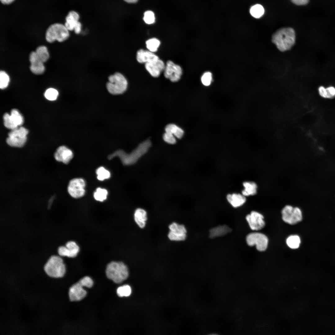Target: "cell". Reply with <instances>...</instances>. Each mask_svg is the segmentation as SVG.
<instances>
[{"label": "cell", "instance_id": "6da1fadb", "mask_svg": "<svg viewBox=\"0 0 335 335\" xmlns=\"http://www.w3.org/2000/svg\"><path fill=\"white\" fill-rule=\"evenodd\" d=\"M296 40L295 31L291 27H284L278 29L271 37L272 42L281 52L290 50L295 45Z\"/></svg>", "mask_w": 335, "mask_h": 335}, {"label": "cell", "instance_id": "7a4b0ae2", "mask_svg": "<svg viewBox=\"0 0 335 335\" xmlns=\"http://www.w3.org/2000/svg\"><path fill=\"white\" fill-rule=\"evenodd\" d=\"M45 274L53 278L63 277L66 272V265L62 257L53 254L47 260L43 267Z\"/></svg>", "mask_w": 335, "mask_h": 335}, {"label": "cell", "instance_id": "3957f363", "mask_svg": "<svg viewBox=\"0 0 335 335\" xmlns=\"http://www.w3.org/2000/svg\"><path fill=\"white\" fill-rule=\"evenodd\" d=\"M151 145V142L149 140L143 141L130 154H127L122 150H119L109 156L111 159L114 156L119 157L123 163L125 165L134 164L139 159L148 151Z\"/></svg>", "mask_w": 335, "mask_h": 335}, {"label": "cell", "instance_id": "277c9868", "mask_svg": "<svg viewBox=\"0 0 335 335\" xmlns=\"http://www.w3.org/2000/svg\"><path fill=\"white\" fill-rule=\"evenodd\" d=\"M107 277L116 283H120L126 280L129 275L127 266L122 262L113 261L107 266Z\"/></svg>", "mask_w": 335, "mask_h": 335}, {"label": "cell", "instance_id": "5b68a950", "mask_svg": "<svg viewBox=\"0 0 335 335\" xmlns=\"http://www.w3.org/2000/svg\"><path fill=\"white\" fill-rule=\"evenodd\" d=\"M127 82L125 77L119 73H116L108 78L106 84L108 91L113 95L122 94L127 90Z\"/></svg>", "mask_w": 335, "mask_h": 335}, {"label": "cell", "instance_id": "8992f818", "mask_svg": "<svg viewBox=\"0 0 335 335\" xmlns=\"http://www.w3.org/2000/svg\"><path fill=\"white\" fill-rule=\"evenodd\" d=\"M69 31L65 25L59 23H54L50 25L46 31V40L50 43L56 40L59 42H63L69 37Z\"/></svg>", "mask_w": 335, "mask_h": 335}, {"label": "cell", "instance_id": "52a82bcc", "mask_svg": "<svg viewBox=\"0 0 335 335\" xmlns=\"http://www.w3.org/2000/svg\"><path fill=\"white\" fill-rule=\"evenodd\" d=\"M281 214L283 220L290 225L295 224L302 220V211L298 207L294 208L291 205H286L283 208Z\"/></svg>", "mask_w": 335, "mask_h": 335}, {"label": "cell", "instance_id": "ba28073f", "mask_svg": "<svg viewBox=\"0 0 335 335\" xmlns=\"http://www.w3.org/2000/svg\"><path fill=\"white\" fill-rule=\"evenodd\" d=\"M248 244L250 246L255 245L257 249L260 251H265L267 248L268 239L267 236L261 233L254 232L248 234L246 238Z\"/></svg>", "mask_w": 335, "mask_h": 335}, {"label": "cell", "instance_id": "9c48e42d", "mask_svg": "<svg viewBox=\"0 0 335 335\" xmlns=\"http://www.w3.org/2000/svg\"><path fill=\"white\" fill-rule=\"evenodd\" d=\"M86 183L84 180L81 178H76L71 180L68 185V193L72 197L78 198L83 196L85 194Z\"/></svg>", "mask_w": 335, "mask_h": 335}, {"label": "cell", "instance_id": "30bf717a", "mask_svg": "<svg viewBox=\"0 0 335 335\" xmlns=\"http://www.w3.org/2000/svg\"><path fill=\"white\" fill-rule=\"evenodd\" d=\"M169 228L168 237L170 240L181 241L186 239L187 231L184 225L174 222L169 226Z\"/></svg>", "mask_w": 335, "mask_h": 335}, {"label": "cell", "instance_id": "8fae6325", "mask_svg": "<svg viewBox=\"0 0 335 335\" xmlns=\"http://www.w3.org/2000/svg\"><path fill=\"white\" fill-rule=\"evenodd\" d=\"M8 135L9 136L6 139V142L12 147H22L27 140L26 136L19 129L12 130L8 133Z\"/></svg>", "mask_w": 335, "mask_h": 335}, {"label": "cell", "instance_id": "7c38bea8", "mask_svg": "<svg viewBox=\"0 0 335 335\" xmlns=\"http://www.w3.org/2000/svg\"><path fill=\"white\" fill-rule=\"evenodd\" d=\"M164 70L165 77L172 82L180 80L182 73L181 67L171 60L167 61Z\"/></svg>", "mask_w": 335, "mask_h": 335}, {"label": "cell", "instance_id": "4fadbf2b", "mask_svg": "<svg viewBox=\"0 0 335 335\" xmlns=\"http://www.w3.org/2000/svg\"><path fill=\"white\" fill-rule=\"evenodd\" d=\"M79 247L74 241H68L65 245H60L57 248V254L61 257L74 258L77 255Z\"/></svg>", "mask_w": 335, "mask_h": 335}, {"label": "cell", "instance_id": "5bb4252c", "mask_svg": "<svg viewBox=\"0 0 335 335\" xmlns=\"http://www.w3.org/2000/svg\"><path fill=\"white\" fill-rule=\"evenodd\" d=\"M79 18V15L77 12L70 11L66 17L65 25L69 31L74 30L76 34H79L82 26L78 21Z\"/></svg>", "mask_w": 335, "mask_h": 335}, {"label": "cell", "instance_id": "9a60e30c", "mask_svg": "<svg viewBox=\"0 0 335 335\" xmlns=\"http://www.w3.org/2000/svg\"><path fill=\"white\" fill-rule=\"evenodd\" d=\"M251 229L253 230H259L263 228L265 226L264 217L258 212L252 211L246 217Z\"/></svg>", "mask_w": 335, "mask_h": 335}, {"label": "cell", "instance_id": "2e32d148", "mask_svg": "<svg viewBox=\"0 0 335 335\" xmlns=\"http://www.w3.org/2000/svg\"><path fill=\"white\" fill-rule=\"evenodd\" d=\"M83 287L78 282L74 284L69 288L68 296L71 301H79L85 297L87 293Z\"/></svg>", "mask_w": 335, "mask_h": 335}, {"label": "cell", "instance_id": "e0dca14e", "mask_svg": "<svg viewBox=\"0 0 335 335\" xmlns=\"http://www.w3.org/2000/svg\"><path fill=\"white\" fill-rule=\"evenodd\" d=\"M54 157L57 161L67 164L73 158V154L72 150L67 147L61 146L57 149Z\"/></svg>", "mask_w": 335, "mask_h": 335}, {"label": "cell", "instance_id": "ac0fdd59", "mask_svg": "<svg viewBox=\"0 0 335 335\" xmlns=\"http://www.w3.org/2000/svg\"><path fill=\"white\" fill-rule=\"evenodd\" d=\"M165 65L163 61L159 58L145 64L146 70L153 77H157L164 70Z\"/></svg>", "mask_w": 335, "mask_h": 335}, {"label": "cell", "instance_id": "d6986e66", "mask_svg": "<svg viewBox=\"0 0 335 335\" xmlns=\"http://www.w3.org/2000/svg\"><path fill=\"white\" fill-rule=\"evenodd\" d=\"M29 61L30 69L33 73L36 74H40L44 72L45 68L43 62L39 59L35 51L31 53Z\"/></svg>", "mask_w": 335, "mask_h": 335}, {"label": "cell", "instance_id": "ffe728a7", "mask_svg": "<svg viewBox=\"0 0 335 335\" xmlns=\"http://www.w3.org/2000/svg\"><path fill=\"white\" fill-rule=\"evenodd\" d=\"M228 202L234 208L240 207L246 202V197L242 194L233 193L228 194L226 197Z\"/></svg>", "mask_w": 335, "mask_h": 335}, {"label": "cell", "instance_id": "44dd1931", "mask_svg": "<svg viewBox=\"0 0 335 335\" xmlns=\"http://www.w3.org/2000/svg\"><path fill=\"white\" fill-rule=\"evenodd\" d=\"M159 58L157 55L149 50L141 49L138 51L136 54L137 60L141 63L146 64Z\"/></svg>", "mask_w": 335, "mask_h": 335}, {"label": "cell", "instance_id": "7402d4cb", "mask_svg": "<svg viewBox=\"0 0 335 335\" xmlns=\"http://www.w3.org/2000/svg\"><path fill=\"white\" fill-rule=\"evenodd\" d=\"M147 219V212L145 210L138 208L135 211L134 213V220L140 228H142L145 227Z\"/></svg>", "mask_w": 335, "mask_h": 335}, {"label": "cell", "instance_id": "603a6c76", "mask_svg": "<svg viewBox=\"0 0 335 335\" xmlns=\"http://www.w3.org/2000/svg\"><path fill=\"white\" fill-rule=\"evenodd\" d=\"M231 229L228 226L223 225L218 226L211 229L209 236L211 238L224 236L230 233Z\"/></svg>", "mask_w": 335, "mask_h": 335}, {"label": "cell", "instance_id": "cb8c5ba5", "mask_svg": "<svg viewBox=\"0 0 335 335\" xmlns=\"http://www.w3.org/2000/svg\"><path fill=\"white\" fill-rule=\"evenodd\" d=\"M243 185L244 189L242 190L241 194L246 197L254 195L257 193V185L255 182L246 181L243 183Z\"/></svg>", "mask_w": 335, "mask_h": 335}, {"label": "cell", "instance_id": "d4e9b609", "mask_svg": "<svg viewBox=\"0 0 335 335\" xmlns=\"http://www.w3.org/2000/svg\"><path fill=\"white\" fill-rule=\"evenodd\" d=\"M165 131L179 139L181 138L184 133L183 130L181 128L173 124H170L167 125L165 128Z\"/></svg>", "mask_w": 335, "mask_h": 335}, {"label": "cell", "instance_id": "484cf974", "mask_svg": "<svg viewBox=\"0 0 335 335\" xmlns=\"http://www.w3.org/2000/svg\"><path fill=\"white\" fill-rule=\"evenodd\" d=\"M35 52L39 59L43 63L46 62L49 58V53L47 47L45 46L38 47Z\"/></svg>", "mask_w": 335, "mask_h": 335}, {"label": "cell", "instance_id": "4316f807", "mask_svg": "<svg viewBox=\"0 0 335 335\" xmlns=\"http://www.w3.org/2000/svg\"><path fill=\"white\" fill-rule=\"evenodd\" d=\"M250 13L253 17L259 18L261 17L264 13L263 7L259 4H256L252 6L250 9Z\"/></svg>", "mask_w": 335, "mask_h": 335}, {"label": "cell", "instance_id": "83f0119b", "mask_svg": "<svg viewBox=\"0 0 335 335\" xmlns=\"http://www.w3.org/2000/svg\"><path fill=\"white\" fill-rule=\"evenodd\" d=\"M10 116L12 122L16 126L21 125L23 123V117L17 109H12Z\"/></svg>", "mask_w": 335, "mask_h": 335}, {"label": "cell", "instance_id": "f1b7e54d", "mask_svg": "<svg viewBox=\"0 0 335 335\" xmlns=\"http://www.w3.org/2000/svg\"><path fill=\"white\" fill-rule=\"evenodd\" d=\"M301 243L299 237L296 235L289 236L286 239V243L288 246L292 249H296L299 248Z\"/></svg>", "mask_w": 335, "mask_h": 335}, {"label": "cell", "instance_id": "f546056e", "mask_svg": "<svg viewBox=\"0 0 335 335\" xmlns=\"http://www.w3.org/2000/svg\"><path fill=\"white\" fill-rule=\"evenodd\" d=\"M160 44V42L155 38H150L146 42V47L148 50L152 52L156 51Z\"/></svg>", "mask_w": 335, "mask_h": 335}, {"label": "cell", "instance_id": "4dcf8cb0", "mask_svg": "<svg viewBox=\"0 0 335 335\" xmlns=\"http://www.w3.org/2000/svg\"><path fill=\"white\" fill-rule=\"evenodd\" d=\"M107 194L108 191L106 189L99 187L94 193V197L96 200L102 202L106 199Z\"/></svg>", "mask_w": 335, "mask_h": 335}, {"label": "cell", "instance_id": "1f68e13d", "mask_svg": "<svg viewBox=\"0 0 335 335\" xmlns=\"http://www.w3.org/2000/svg\"><path fill=\"white\" fill-rule=\"evenodd\" d=\"M96 172L97 175V178L100 181H102L108 179L110 176L109 172L103 167L98 168Z\"/></svg>", "mask_w": 335, "mask_h": 335}, {"label": "cell", "instance_id": "d6a6232c", "mask_svg": "<svg viewBox=\"0 0 335 335\" xmlns=\"http://www.w3.org/2000/svg\"><path fill=\"white\" fill-rule=\"evenodd\" d=\"M131 287L128 285H125L118 287L117 290V293L120 297H128L131 293Z\"/></svg>", "mask_w": 335, "mask_h": 335}, {"label": "cell", "instance_id": "836d02e7", "mask_svg": "<svg viewBox=\"0 0 335 335\" xmlns=\"http://www.w3.org/2000/svg\"><path fill=\"white\" fill-rule=\"evenodd\" d=\"M10 78L8 75L4 71L0 72V87L1 89L6 88L9 84Z\"/></svg>", "mask_w": 335, "mask_h": 335}, {"label": "cell", "instance_id": "e575fe53", "mask_svg": "<svg viewBox=\"0 0 335 335\" xmlns=\"http://www.w3.org/2000/svg\"><path fill=\"white\" fill-rule=\"evenodd\" d=\"M201 82L203 85L208 86L211 83L212 80V73L209 71L204 73L201 78Z\"/></svg>", "mask_w": 335, "mask_h": 335}, {"label": "cell", "instance_id": "d590c367", "mask_svg": "<svg viewBox=\"0 0 335 335\" xmlns=\"http://www.w3.org/2000/svg\"><path fill=\"white\" fill-rule=\"evenodd\" d=\"M4 124L5 127L7 128L14 130L17 128V126L14 124L11 120L10 115L7 113L5 114L3 116Z\"/></svg>", "mask_w": 335, "mask_h": 335}, {"label": "cell", "instance_id": "8d00e7d4", "mask_svg": "<svg viewBox=\"0 0 335 335\" xmlns=\"http://www.w3.org/2000/svg\"><path fill=\"white\" fill-rule=\"evenodd\" d=\"M58 95L57 91L53 88H49L46 91L44 96L45 97L50 100H56Z\"/></svg>", "mask_w": 335, "mask_h": 335}, {"label": "cell", "instance_id": "74e56055", "mask_svg": "<svg viewBox=\"0 0 335 335\" xmlns=\"http://www.w3.org/2000/svg\"><path fill=\"white\" fill-rule=\"evenodd\" d=\"M155 16L153 12L150 11H145L144 14L143 20L148 24H151L155 21Z\"/></svg>", "mask_w": 335, "mask_h": 335}, {"label": "cell", "instance_id": "f35d334b", "mask_svg": "<svg viewBox=\"0 0 335 335\" xmlns=\"http://www.w3.org/2000/svg\"><path fill=\"white\" fill-rule=\"evenodd\" d=\"M78 282L83 287H86L88 288L92 287L93 284L92 279L89 276H85L82 278Z\"/></svg>", "mask_w": 335, "mask_h": 335}, {"label": "cell", "instance_id": "ab89813d", "mask_svg": "<svg viewBox=\"0 0 335 335\" xmlns=\"http://www.w3.org/2000/svg\"><path fill=\"white\" fill-rule=\"evenodd\" d=\"M163 139L167 143L170 144H174L176 143V137L172 134L167 132L163 135Z\"/></svg>", "mask_w": 335, "mask_h": 335}, {"label": "cell", "instance_id": "60d3db41", "mask_svg": "<svg viewBox=\"0 0 335 335\" xmlns=\"http://www.w3.org/2000/svg\"><path fill=\"white\" fill-rule=\"evenodd\" d=\"M327 91V98H333L335 96V87L330 86L326 88Z\"/></svg>", "mask_w": 335, "mask_h": 335}, {"label": "cell", "instance_id": "b9f144b4", "mask_svg": "<svg viewBox=\"0 0 335 335\" xmlns=\"http://www.w3.org/2000/svg\"><path fill=\"white\" fill-rule=\"evenodd\" d=\"M319 93L321 97L327 98V91L326 88L323 86H320L318 89Z\"/></svg>", "mask_w": 335, "mask_h": 335}, {"label": "cell", "instance_id": "7bdbcfd3", "mask_svg": "<svg viewBox=\"0 0 335 335\" xmlns=\"http://www.w3.org/2000/svg\"><path fill=\"white\" fill-rule=\"evenodd\" d=\"M292 2L297 5H304L307 4L309 0H291Z\"/></svg>", "mask_w": 335, "mask_h": 335}, {"label": "cell", "instance_id": "ee69618b", "mask_svg": "<svg viewBox=\"0 0 335 335\" xmlns=\"http://www.w3.org/2000/svg\"><path fill=\"white\" fill-rule=\"evenodd\" d=\"M1 2L5 5L10 4L13 2L15 0H0Z\"/></svg>", "mask_w": 335, "mask_h": 335}, {"label": "cell", "instance_id": "f6af8a7d", "mask_svg": "<svg viewBox=\"0 0 335 335\" xmlns=\"http://www.w3.org/2000/svg\"><path fill=\"white\" fill-rule=\"evenodd\" d=\"M126 2L129 3H134L136 2L138 0H124Z\"/></svg>", "mask_w": 335, "mask_h": 335}]
</instances>
